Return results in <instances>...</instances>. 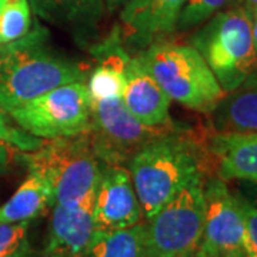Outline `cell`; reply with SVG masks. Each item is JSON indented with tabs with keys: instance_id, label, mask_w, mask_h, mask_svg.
I'll return each instance as SVG.
<instances>
[{
	"instance_id": "cell-31",
	"label": "cell",
	"mask_w": 257,
	"mask_h": 257,
	"mask_svg": "<svg viewBox=\"0 0 257 257\" xmlns=\"http://www.w3.org/2000/svg\"><path fill=\"white\" fill-rule=\"evenodd\" d=\"M220 257H247L244 251H237V253H230V254H224Z\"/></svg>"
},
{
	"instance_id": "cell-4",
	"label": "cell",
	"mask_w": 257,
	"mask_h": 257,
	"mask_svg": "<svg viewBox=\"0 0 257 257\" xmlns=\"http://www.w3.org/2000/svg\"><path fill=\"white\" fill-rule=\"evenodd\" d=\"M224 93L233 92L254 73L257 64L251 22L246 6L220 10L190 37Z\"/></svg>"
},
{
	"instance_id": "cell-26",
	"label": "cell",
	"mask_w": 257,
	"mask_h": 257,
	"mask_svg": "<svg viewBox=\"0 0 257 257\" xmlns=\"http://www.w3.org/2000/svg\"><path fill=\"white\" fill-rule=\"evenodd\" d=\"M243 183L244 184H241L239 192L241 193V194H244L250 202L257 206V184L246 183V182H243Z\"/></svg>"
},
{
	"instance_id": "cell-10",
	"label": "cell",
	"mask_w": 257,
	"mask_h": 257,
	"mask_svg": "<svg viewBox=\"0 0 257 257\" xmlns=\"http://www.w3.org/2000/svg\"><path fill=\"white\" fill-rule=\"evenodd\" d=\"M187 0H127L120 13V37L136 53L165 40L177 28Z\"/></svg>"
},
{
	"instance_id": "cell-24",
	"label": "cell",
	"mask_w": 257,
	"mask_h": 257,
	"mask_svg": "<svg viewBox=\"0 0 257 257\" xmlns=\"http://www.w3.org/2000/svg\"><path fill=\"white\" fill-rule=\"evenodd\" d=\"M244 223V253L247 257H257V206L239 190L234 192Z\"/></svg>"
},
{
	"instance_id": "cell-18",
	"label": "cell",
	"mask_w": 257,
	"mask_h": 257,
	"mask_svg": "<svg viewBox=\"0 0 257 257\" xmlns=\"http://www.w3.org/2000/svg\"><path fill=\"white\" fill-rule=\"evenodd\" d=\"M55 204L50 182L39 173L29 172L25 182L0 206V223H30Z\"/></svg>"
},
{
	"instance_id": "cell-13",
	"label": "cell",
	"mask_w": 257,
	"mask_h": 257,
	"mask_svg": "<svg viewBox=\"0 0 257 257\" xmlns=\"http://www.w3.org/2000/svg\"><path fill=\"white\" fill-rule=\"evenodd\" d=\"M121 100L127 110L146 126L163 127L175 124L170 117L172 99L149 72L139 53L130 57Z\"/></svg>"
},
{
	"instance_id": "cell-16",
	"label": "cell",
	"mask_w": 257,
	"mask_h": 257,
	"mask_svg": "<svg viewBox=\"0 0 257 257\" xmlns=\"http://www.w3.org/2000/svg\"><path fill=\"white\" fill-rule=\"evenodd\" d=\"M99 63L89 77L87 90L92 100L121 97L126 83V69L130 56L121 46L120 28L113 29L109 37L94 47Z\"/></svg>"
},
{
	"instance_id": "cell-27",
	"label": "cell",
	"mask_w": 257,
	"mask_h": 257,
	"mask_svg": "<svg viewBox=\"0 0 257 257\" xmlns=\"http://www.w3.org/2000/svg\"><path fill=\"white\" fill-rule=\"evenodd\" d=\"M248 15H250V22H251V37H253V46H254V53L257 59V9H250L247 8Z\"/></svg>"
},
{
	"instance_id": "cell-11",
	"label": "cell",
	"mask_w": 257,
	"mask_h": 257,
	"mask_svg": "<svg viewBox=\"0 0 257 257\" xmlns=\"http://www.w3.org/2000/svg\"><path fill=\"white\" fill-rule=\"evenodd\" d=\"M96 230L126 229L143 221V211L128 169L104 165L94 194Z\"/></svg>"
},
{
	"instance_id": "cell-2",
	"label": "cell",
	"mask_w": 257,
	"mask_h": 257,
	"mask_svg": "<svg viewBox=\"0 0 257 257\" xmlns=\"http://www.w3.org/2000/svg\"><path fill=\"white\" fill-rule=\"evenodd\" d=\"M46 40V30L35 28L25 37L0 47V109L3 111L66 83L84 82V69L49 49Z\"/></svg>"
},
{
	"instance_id": "cell-29",
	"label": "cell",
	"mask_w": 257,
	"mask_h": 257,
	"mask_svg": "<svg viewBox=\"0 0 257 257\" xmlns=\"http://www.w3.org/2000/svg\"><path fill=\"white\" fill-rule=\"evenodd\" d=\"M240 3H243V6L250 8V9H257V0H237Z\"/></svg>"
},
{
	"instance_id": "cell-21",
	"label": "cell",
	"mask_w": 257,
	"mask_h": 257,
	"mask_svg": "<svg viewBox=\"0 0 257 257\" xmlns=\"http://www.w3.org/2000/svg\"><path fill=\"white\" fill-rule=\"evenodd\" d=\"M30 223H0V257H35L29 241Z\"/></svg>"
},
{
	"instance_id": "cell-19",
	"label": "cell",
	"mask_w": 257,
	"mask_h": 257,
	"mask_svg": "<svg viewBox=\"0 0 257 257\" xmlns=\"http://www.w3.org/2000/svg\"><path fill=\"white\" fill-rule=\"evenodd\" d=\"M146 221L117 230H96L87 257H143Z\"/></svg>"
},
{
	"instance_id": "cell-6",
	"label": "cell",
	"mask_w": 257,
	"mask_h": 257,
	"mask_svg": "<svg viewBox=\"0 0 257 257\" xmlns=\"http://www.w3.org/2000/svg\"><path fill=\"white\" fill-rule=\"evenodd\" d=\"M5 113L22 130L43 140L76 136L92 128L90 96L84 82L62 84Z\"/></svg>"
},
{
	"instance_id": "cell-12",
	"label": "cell",
	"mask_w": 257,
	"mask_h": 257,
	"mask_svg": "<svg viewBox=\"0 0 257 257\" xmlns=\"http://www.w3.org/2000/svg\"><path fill=\"white\" fill-rule=\"evenodd\" d=\"M94 199L79 206L53 204L45 257H87L96 233Z\"/></svg>"
},
{
	"instance_id": "cell-7",
	"label": "cell",
	"mask_w": 257,
	"mask_h": 257,
	"mask_svg": "<svg viewBox=\"0 0 257 257\" xmlns=\"http://www.w3.org/2000/svg\"><path fill=\"white\" fill-rule=\"evenodd\" d=\"M203 176L184 186L146 221L143 257H176L200 248L204 226Z\"/></svg>"
},
{
	"instance_id": "cell-3",
	"label": "cell",
	"mask_w": 257,
	"mask_h": 257,
	"mask_svg": "<svg viewBox=\"0 0 257 257\" xmlns=\"http://www.w3.org/2000/svg\"><path fill=\"white\" fill-rule=\"evenodd\" d=\"M19 163L29 172L39 173L50 182L55 203L79 206L94 199L103 166L90 130L69 138L45 140L33 152L20 150Z\"/></svg>"
},
{
	"instance_id": "cell-28",
	"label": "cell",
	"mask_w": 257,
	"mask_h": 257,
	"mask_svg": "<svg viewBox=\"0 0 257 257\" xmlns=\"http://www.w3.org/2000/svg\"><path fill=\"white\" fill-rule=\"evenodd\" d=\"M104 2H106V8L110 10V12H113V10L121 8L127 0H104Z\"/></svg>"
},
{
	"instance_id": "cell-25",
	"label": "cell",
	"mask_w": 257,
	"mask_h": 257,
	"mask_svg": "<svg viewBox=\"0 0 257 257\" xmlns=\"http://www.w3.org/2000/svg\"><path fill=\"white\" fill-rule=\"evenodd\" d=\"M19 152L20 150L18 147L12 146L9 143L0 140V175L9 172L13 163L18 162Z\"/></svg>"
},
{
	"instance_id": "cell-30",
	"label": "cell",
	"mask_w": 257,
	"mask_h": 257,
	"mask_svg": "<svg viewBox=\"0 0 257 257\" xmlns=\"http://www.w3.org/2000/svg\"><path fill=\"white\" fill-rule=\"evenodd\" d=\"M176 257H204V256H203V253L200 251V248H199V250H196V251H193V253H187V254H182V256H176Z\"/></svg>"
},
{
	"instance_id": "cell-14",
	"label": "cell",
	"mask_w": 257,
	"mask_h": 257,
	"mask_svg": "<svg viewBox=\"0 0 257 257\" xmlns=\"http://www.w3.org/2000/svg\"><path fill=\"white\" fill-rule=\"evenodd\" d=\"M207 153L221 180L257 184V133H213Z\"/></svg>"
},
{
	"instance_id": "cell-15",
	"label": "cell",
	"mask_w": 257,
	"mask_h": 257,
	"mask_svg": "<svg viewBox=\"0 0 257 257\" xmlns=\"http://www.w3.org/2000/svg\"><path fill=\"white\" fill-rule=\"evenodd\" d=\"M37 16L67 29L76 39L89 40L106 12L104 0H29Z\"/></svg>"
},
{
	"instance_id": "cell-5",
	"label": "cell",
	"mask_w": 257,
	"mask_h": 257,
	"mask_svg": "<svg viewBox=\"0 0 257 257\" xmlns=\"http://www.w3.org/2000/svg\"><path fill=\"white\" fill-rule=\"evenodd\" d=\"M166 94L184 107L211 113L226 93L192 45L160 40L139 52Z\"/></svg>"
},
{
	"instance_id": "cell-1",
	"label": "cell",
	"mask_w": 257,
	"mask_h": 257,
	"mask_svg": "<svg viewBox=\"0 0 257 257\" xmlns=\"http://www.w3.org/2000/svg\"><path fill=\"white\" fill-rule=\"evenodd\" d=\"M200 147L183 128L155 139L128 160V172L145 220L153 217L184 186L203 176Z\"/></svg>"
},
{
	"instance_id": "cell-17",
	"label": "cell",
	"mask_w": 257,
	"mask_h": 257,
	"mask_svg": "<svg viewBox=\"0 0 257 257\" xmlns=\"http://www.w3.org/2000/svg\"><path fill=\"white\" fill-rule=\"evenodd\" d=\"M210 114L216 133H257V74L226 93Z\"/></svg>"
},
{
	"instance_id": "cell-8",
	"label": "cell",
	"mask_w": 257,
	"mask_h": 257,
	"mask_svg": "<svg viewBox=\"0 0 257 257\" xmlns=\"http://www.w3.org/2000/svg\"><path fill=\"white\" fill-rule=\"evenodd\" d=\"M90 133L97 153L106 165H121L149 142L179 130L176 123L163 127L143 124L127 110L121 97L90 99Z\"/></svg>"
},
{
	"instance_id": "cell-9",
	"label": "cell",
	"mask_w": 257,
	"mask_h": 257,
	"mask_svg": "<svg viewBox=\"0 0 257 257\" xmlns=\"http://www.w3.org/2000/svg\"><path fill=\"white\" fill-rule=\"evenodd\" d=\"M204 226L200 251L204 257H220L244 251V223L236 200L220 177H210L203 183Z\"/></svg>"
},
{
	"instance_id": "cell-20",
	"label": "cell",
	"mask_w": 257,
	"mask_h": 257,
	"mask_svg": "<svg viewBox=\"0 0 257 257\" xmlns=\"http://www.w3.org/2000/svg\"><path fill=\"white\" fill-rule=\"evenodd\" d=\"M32 29L29 0H8L0 10V46L25 37Z\"/></svg>"
},
{
	"instance_id": "cell-23",
	"label": "cell",
	"mask_w": 257,
	"mask_h": 257,
	"mask_svg": "<svg viewBox=\"0 0 257 257\" xmlns=\"http://www.w3.org/2000/svg\"><path fill=\"white\" fill-rule=\"evenodd\" d=\"M0 140L18 147L23 152H33L43 146L45 140L32 136L25 130L13 124V121L5 111L0 109Z\"/></svg>"
},
{
	"instance_id": "cell-22",
	"label": "cell",
	"mask_w": 257,
	"mask_h": 257,
	"mask_svg": "<svg viewBox=\"0 0 257 257\" xmlns=\"http://www.w3.org/2000/svg\"><path fill=\"white\" fill-rule=\"evenodd\" d=\"M237 0H187L177 22L176 30L187 32L199 28L206 20Z\"/></svg>"
},
{
	"instance_id": "cell-32",
	"label": "cell",
	"mask_w": 257,
	"mask_h": 257,
	"mask_svg": "<svg viewBox=\"0 0 257 257\" xmlns=\"http://www.w3.org/2000/svg\"><path fill=\"white\" fill-rule=\"evenodd\" d=\"M8 0H0V10H2V8L5 6V3H6Z\"/></svg>"
}]
</instances>
